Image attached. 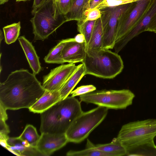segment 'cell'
<instances>
[{
    "mask_svg": "<svg viewBox=\"0 0 156 156\" xmlns=\"http://www.w3.org/2000/svg\"><path fill=\"white\" fill-rule=\"evenodd\" d=\"M96 87L93 85H83L77 87L70 93L71 96L75 97L80 96L96 90Z\"/></svg>",
    "mask_w": 156,
    "mask_h": 156,
    "instance_id": "83f0119b",
    "label": "cell"
},
{
    "mask_svg": "<svg viewBox=\"0 0 156 156\" xmlns=\"http://www.w3.org/2000/svg\"><path fill=\"white\" fill-rule=\"evenodd\" d=\"M77 67L75 64L69 63L51 69L43 77V88L50 91H59Z\"/></svg>",
    "mask_w": 156,
    "mask_h": 156,
    "instance_id": "30bf717a",
    "label": "cell"
},
{
    "mask_svg": "<svg viewBox=\"0 0 156 156\" xmlns=\"http://www.w3.org/2000/svg\"><path fill=\"white\" fill-rule=\"evenodd\" d=\"M0 144L4 148L7 149L8 144L7 143V140H5L0 139Z\"/></svg>",
    "mask_w": 156,
    "mask_h": 156,
    "instance_id": "e575fe53",
    "label": "cell"
},
{
    "mask_svg": "<svg viewBox=\"0 0 156 156\" xmlns=\"http://www.w3.org/2000/svg\"><path fill=\"white\" fill-rule=\"evenodd\" d=\"M40 136L36 128L33 125L28 124L26 126L19 137L22 140L27 141L31 146L36 147Z\"/></svg>",
    "mask_w": 156,
    "mask_h": 156,
    "instance_id": "603a6c76",
    "label": "cell"
},
{
    "mask_svg": "<svg viewBox=\"0 0 156 156\" xmlns=\"http://www.w3.org/2000/svg\"><path fill=\"white\" fill-rule=\"evenodd\" d=\"M48 0H34L32 7L31 13L34 15L37 10L41 6L44 4Z\"/></svg>",
    "mask_w": 156,
    "mask_h": 156,
    "instance_id": "f546056e",
    "label": "cell"
},
{
    "mask_svg": "<svg viewBox=\"0 0 156 156\" xmlns=\"http://www.w3.org/2000/svg\"><path fill=\"white\" fill-rule=\"evenodd\" d=\"M103 0H90L89 2V9L95 8Z\"/></svg>",
    "mask_w": 156,
    "mask_h": 156,
    "instance_id": "d6a6232c",
    "label": "cell"
},
{
    "mask_svg": "<svg viewBox=\"0 0 156 156\" xmlns=\"http://www.w3.org/2000/svg\"><path fill=\"white\" fill-rule=\"evenodd\" d=\"M0 44L1 43V41H2V40L3 39V34H2V30H0Z\"/></svg>",
    "mask_w": 156,
    "mask_h": 156,
    "instance_id": "8d00e7d4",
    "label": "cell"
},
{
    "mask_svg": "<svg viewBox=\"0 0 156 156\" xmlns=\"http://www.w3.org/2000/svg\"><path fill=\"white\" fill-rule=\"evenodd\" d=\"M134 2L100 10V18L103 28V48L112 49L114 48L118 19L121 15Z\"/></svg>",
    "mask_w": 156,
    "mask_h": 156,
    "instance_id": "ba28073f",
    "label": "cell"
},
{
    "mask_svg": "<svg viewBox=\"0 0 156 156\" xmlns=\"http://www.w3.org/2000/svg\"><path fill=\"white\" fill-rule=\"evenodd\" d=\"M152 0L135 2L119 17L115 43L129 32L140 21L150 6Z\"/></svg>",
    "mask_w": 156,
    "mask_h": 156,
    "instance_id": "9c48e42d",
    "label": "cell"
},
{
    "mask_svg": "<svg viewBox=\"0 0 156 156\" xmlns=\"http://www.w3.org/2000/svg\"><path fill=\"white\" fill-rule=\"evenodd\" d=\"M83 111L80 102L68 96L41 113V133H65L74 120Z\"/></svg>",
    "mask_w": 156,
    "mask_h": 156,
    "instance_id": "7a4b0ae2",
    "label": "cell"
},
{
    "mask_svg": "<svg viewBox=\"0 0 156 156\" xmlns=\"http://www.w3.org/2000/svg\"><path fill=\"white\" fill-rule=\"evenodd\" d=\"M9 0H0V4L2 5L8 2Z\"/></svg>",
    "mask_w": 156,
    "mask_h": 156,
    "instance_id": "d590c367",
    "label": "cell"
},
{
    "mask_svg": "<svg viewBox=\"0 0 156 156\" xmlns=\"http://www.w3.org/2000/svg\"><path fill=\"white\" fill-rule=\"evenodd\" d=\"M6 109L2 105H0V119L5 121L8 119L6 112Z\"/></svg>",
    "mask_w": 156,
    "mask_h": 156,
    "instance_id": "1f68e13d",
    "label": "cell"
},
{
    "mask_svg": "<svg viewBox=\"0 0 156 156\" xmlns=\"http://www.w3.org/2000/svg\"><path fill=\"white\" fill-rule=\"evenodd\" d=\"M103 28L101 18L96 20L89 43L86 48L87 55L92 57L102 49Z\"/></svg>",
    "mask_w": 156,
    "mask_h": 156,
    "instance_id": "e0dca14e",
    "label": "cell"
},
{
    "mask_svg": "<svg viewBox=\"0 0 156 156\" xmlns=\"http://www.w3.org/2000/svg\"><path fill=\"white\" fill-rule=\"evenodd\" d=\"M154 32V33H156V30H155V31Z\"/></svg>",
    "mask_w": 156,
    "mask_h": 156,
    "instance_id": "ab89813d",
    "label": "cell"
},
{
    "mask_svg": "<svg viewBox=\"0 0 156 156\" xmlns=\"http://www.w3.org/2000/svg\"><path fill=\"white\" fill-rule=\"evenodd\" d=\"M156 15V0H152L149 8L138 23L129 32L116 43L118 48L122 50L133 38L146 31L147 27Z\"/></svg>",
    "mask_w": 156,
    "mask_h": 156,
    "instance_id": "7c38bea8",
    "label": "cell"
},
{
    "mask_svg": "<svg viewBox=\"0 0 156 156\" xmlns=\"http://www.w3.org/2000/svg\"><path fill=\"white\" fill-rule=\"evenodd\" d=\"M101 16V12L100 10L96 8L89 9L85 11L82 18L77 21V24H82L88 21L96 20Z\"/></svg>",
    "mask_w": 156,
    "mask_h": 156,
    "instance_id": "484cf974",
    "label": "cell"
},
{
    "mask_svg": "<svg viewBox=\"0 0 156 156\" xmlns=\"http://www.w3.org/2000/svg\"><path fill=\"white\" fill-rule=\"evenodd\" d=\"M156 30V15L151 20L147 27L146 31L154 32Z\"/></svg>",
    "mask_w": 156,
    "mask_h": 156,
    "instance_id": "4dcf8cb0",
    "label": "cell"
},
{
    "mask_svg": "<svg viewBox=\"0 0 156 156\" xmlns=\"http://www.w3.org/2000/svg\"><path fill=\"white\" fill-rule=\"evenodd\" d=\"M86 69L84 64L82 63L77 67L66 82L59 90L62 100L68 96L71 92L85 75Z\"/></svg>",
    "mask_w": 156,
    "mask_h": 156,
    "instance_id": "ac0fdd59",
    "label": "cell"
},
{
    "mask_svg": "<svg viewBox=\"0 0 156 156\" xmlns=\"http://www.w3.org/2000/svg\"><path fill=\"white\" fill-rule=\"evenodd\" d=\"M30 20L34 40L43 41L66 22L64 16L57 9L55 0H48L39 8Z\"/></svg>",
    "mask_w": 156,
    "mask_h": 156,
    "instance_id": "5b68a950",
    "label": "cell"
},
{
    "mask_svg": "<svg viewBox=\"0 0 156 156\" xmlns=\"http://www.w3.org/2000/svg\"><path fill=\"white\" fill-rule=\"evenodd\" d=\"M33 73L35 75L41 70L42 68L35 50L32 43L24 36H21L18 38Z\"/></svg>",
    "mask_w": 156,
    "mask_h": 156,
    "instance_id": "2e32d148",
    "label": "cell"
},
{
    "mask_svg": "<svg viewBox=\"0 0 156 156\" xmlns=\"http://www.w3.org/2000/svg\"><path fill=\"white\" fill-rule=\"evenodd\" d=\"M0 139L8 140L9 137L8 134L10 132V130L5 121L0 119Z\"/></svg>",
    "mask_w": 156,
    "mask_h": 156,
    "instance_id": "f1b7e54d",
    "label": "cell"
},
{
    "mask_svg": "<svg viewBox=\"0 0 156 156\" xmlns=\"http://www.w3.org/2000/svg\"><path fill=\"white\" fill-rule=\"evenodd\" d=\"M7 143V149L17 155L42 156L36 147L31 146L27 141L19 137H9Z\"/></svg>",
    "mask_w": 156,
    "mask_h": 156,
    "instance_id": "5bb4252c",
    "label": "cell"
},
{
    "mask_svg": "<svg viewBox=\"0 0 156 156\" xmlns=\"http://www.w3.org/2000/svg\"><path fill=\"white\" fill-rule=\"evenodd\" d=\"M76 41L82 43L85 42V39L83 35L81 34H80L76 35L74 37Z\"/></svg>",
    "mask_w": 156,
    "mask_h": 156,
    "instance_id": "836d02e7",
    "label": "cell"
},
{
    "mask_svg": "<svg viewBox=\"0 0 156 156\" xmlns=\"http://www.w3.org/2000/svg\"><path fill=\"white\" fill-rule=\"evenodd\" d=\"M35 75L23 69L11 72L0 83V105L6 110L30 107L45 90Z\"/></svg>",
    "mask_w": 156,
    "mask_h": 156,
    "instance_id": "6da1fadb",
    "label": "cell"
},
{
    "mask_svg": "<svg viewBox=\"0 0 156 156\" xmlns=\"http://www.w3.org/2000/svg\"><path fill=\"white\" fill-rule=\"evenodd\" d=\"M96 20L88 21L83 23L77 25L78 31L84 36L86 48L90 40Z\"/></svg>",
    "mask_w": 156,
    "mask_h": 156,
    "instance_id": "d4e9b609",
    "label": "cell"
},
{
    "mask_svg": "<svg viewBox=\"0 0 156 156\" xmlns=\"http://www.w3.org/2000/svg\"><path fill=\"white\" fill-rule=\"evenodd\" d=\"M28 0H16V1L17 2H19L21 1H26Z\"/></svg>",
    "mask_w": 156,
    "mask_h": 156,
    "instance_id": "74e56055",
    "label": "cell"
},
{
    "mask_svg": "<svg viewBox=\"0 0 156 156\" xmlns=\"http://www.w3.org/2000/svg\"><path fill=\"white\" fill-rule=\"evenodd\" d=\"M156 119H148L129 122L122 127L117 139L125 147L126 155L138 149L155 147Z\"/></svg>",
    "mask_w": 156,
    "mask_h": 156,
    "instance_id": "3957f363",
    "label": "cell"
},
{
    "mask_svg": "<svg viewBox=\"0 0 156 156\" xmlns=\"http://www.w3.org/2000/svg\"><path fill=\"white\" fill-rule=\"evenodd\" d=\"M90 0H73L71 8L64 16L66 22L80 20L85 11L89 9Z\"/></svg>",
    "mask_w": 156,
    "mask_h": 156,
    "instance_id": "ffe728a7",
    "label": "cell"
},
{
    "mask_svg": "<svg viewBox=\"0 0 156 156\" xmlns=\"http://www.w3.org/2000/svg\"><path fill=\"white\" fill-rule=\"evenodd\" d=\"M61 100L59 91L45 90L43 95L29 109L34 113H41Z\"/></svg>",
    "mask_w": 156,
    "mask_h": 156,
    "instance_id": "9a60e30c",
    "label": "cell"
},
{
    "mask_svg": "<svg viewBox=\"0 0 156 156\" xmlns=\"http://www.w3.org/2000/svg\"><path fill=\"white\" fill-rule=\"evenodd\" d=\"M72 38L63 39L50 50L44 58L45 62L48 63L62 64L64 63L61 56L62 51L66 43Z\"/></svg>",
    "mask_w": 156,
    "mask_h": 156,
    "instance_id": "44dd1931",
    "label": "cell"
},
{
    "mask_svg": "<svg viewBox=\"0 0 156 156\" xmlns=\"http://www.w3.org/2000/svg\"><path fill=\"white\" fill-rule=\"evenodd\" d=\"M87 55L85 42L80 43L75 38L66 43L63 49L61 56L64 63L75 64L82 62Z\"/></svg>",
    "mask_w": 156,
    "mask_h": 156,
    "instance_id": "4fadbf2b",
    "label": "cell"
},
{
    "mask_svg": "<svg viewBox=\"0 0 156 156\" xmlns=\"http://www.w3.org/2000/svg\"><path fill=\"white\" fill-rule=\"evenodd\" d=\"M86 147H91L96 150L108 153L112 156L126 155L127 151L116 137L113 139L110 143L103 144H94L87 140Z\"/></svg>",
    "mask_w": 156,
    "mask_h": 156,
    "instance_id": "d6986e66",
    "label": "cell"
},
{
    "mask_svg": "<svg viewBox=\"0 0 156 156\" xmlns=\"http://www.w3.org/2000/svg\"><path fill=\"white\" fill-rule=\"evenodd\" d=\"M55 2H58L60 0H55Z\"/></svg>",
    "mask_w": 156,
    "mask_h": 156,
    "instance_id": "f35d334b",
    "label": "cell"
},
{
    "mask_svg": "<svg viewBox=\"0 0 156 156\" xmlns=\"http://www.w3.org/2000/svg\"><path fill=\"white\" fill-rule=\"evenodd\" d=\"M108 109L98 106L87 112H83L73 121L65 134L69 142L79 143L104 120Z\"/></svg>",
    "mask_w": 156,
    "mask_h": 156,
    "instance_id": "8992f818",
    "label": "cell"
},
{
    "mask_svg": "<svg viewBox=\"0 0 156 156\" xmlns=\"http://www.w3.org/2000/svg\"><path fill=\"white\" fill-rule=\"evenodd\" d=\"M69 142L65 133H41L36 148L42 156H49Z\"/></svg>",
    "mask_w": 156,
    "mask_h": 156,
    "instance_id": "8fae6325",
    "label": "cell"
},
{
    "mask_svg": "<svg viewBox=\"0 0 156 156\" xmlns=\"http://www.w3.org/2000/svg\"><path fill=\"white\" fill-rule=\"evenodd\" d=\"M73 0H60L55 2L56 6L59 13L65 15L69 11L72 5Z\"/></svg>",
    "mask_w": 156,
    "mask_h": 156,
    "instance_id": "4316f807",
    "label": "cell"
},
{
    "mask_svg": "<svg viewBox=\"0 0 156 156\" xmlns=\"http://www.w3.org/2000/svg\"><path fill=\"white\" fill-rule=\"evenodd\" d=\"M135 97L128 89L95 90L79 96L81 101L108 109H124L131 105Z\"/></svg>",
    "mask_w": 156,
    "mask_h": 156,
    "instance_id": "52a82bcc",
    "label": "cell"
},
{
    "mask_svg": "<svg viewBox=\"0 0 156 156\" xmlns=\"http://www.w3.org/2000/svg\"><path fill=\"white\" fill-rule=\"evenodd\" d=\"M89 74L103 79H113L124 68L123 61L117 53L103 48L92 57L86 55L82 62Z\"/></svg>",
    "mask_w": 156,
    "mask_h": 156,
    "instance_id": "277c9868",
    "label": "cell"
},
{
    "mask_svg": "<svg viewBox=\"0 0 156 156\" xmlns=\"http://www.w3.org/2000/svg\"><path fill=\"white\" fill-rule=\"evenodd\" d=\"M66 155L68 156H112L110 154L90 147H86V149L81 150H70L67 153Z\"/></svg>",
    "mask_w": 156,
    "mask_h": 156,
    "instance_id": "cb8c5ba5",
    "label": "cell"
},
{
    "mask_svg": "<svg viewBox=\"0 0 156 156\" xmlns=\"http://www.w3.org/2000/svg\"><path fill=\"white\" fill-rule=\"evenodd\" d=\"M21 24L20 21L4 27L3 28L5 42L8 44L15 42L19 37Z\"/></svg>",
    "mask_w": 156,
    "mask_h": 156,
    "instance_id": "7402d4cb",
    "label": "cell"
}]
</instances>
